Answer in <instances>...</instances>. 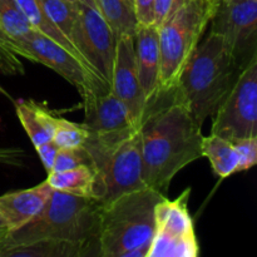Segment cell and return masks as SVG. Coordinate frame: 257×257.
I'll list each match as a JSON object with an SVG mask.
<instances>
[{"mask_svg":"<svg viewBox=\"0 0 257 257\" xmlns=\"http://www.w3.org/2000/svg\"><path fill=\"white\" fill-rule=\"evenodd\" d=\"M143 180L165 195L172 178L186 166L202 158L203 135L172 89L151 100L140 125Z\"/></svg>","mask_w":257,"mask_h":257,"instance_id":"obj_1","label":"cell"},{"mask_svg":"<svg viewBox=\"0 0 257 257\" xmlns=\"http://www.w3.org/2000/svg\"><path fill=\"white\" fill-rule=\"evenodd\" d=\"M110 90L127 108L133 124L140 128L148 102L138 77L132 35H123L115 42Z\"/></svg>","mask_w":257,"mask_h":257,"instance_id":"obj_12","label":"cell"},{"mask_svg":"<svg viewBox=\"0 0 257 257\" xmlns=\"http://www.w3.org/2000/svg\"><path fill=\"white\" fill-rule=\"evenodd\" d=\"M24 152L18 148H0V163L10 166L22 165Z\"/></svg>","mask_w":257,"mask_h":257,"instance_id":"obj_29","label":"cell"},{"mask_svg":"<svg viewBox=\"0 0 257 257\" xmlns=\"http://www.w3.org/2000/svg\"><path fill=\"white\" fill-rule=\"evenodd\" d=\"M133 10L137 24H155V0H133Z\"/></svg>","mask_w":257,"mask_h":257,"instance_id":"obj_27","label":"cell"},{"mask_svg":"<svg viewBox=\"0 0 257 257\" xmlns=\"http://www.w3.org/2000/svg\"><path fill=\"white\" fill-rule=\"evenodd\" d=\"M88 136L89 133L83 123L79 124L64 118H58L52 141L58 148H78L84 145Z\"/></svg>","mask_w":257,"mask_h":257,"instance_id":"obj_23","label":"cell"},{"mask_svg":"<svg viewBox=\"0 0 257 257\" xmlns=\"http://www.w3.org/2000/svg\"><path fill=\"white\" fill-rule=\"evenodd\" d=\"M47 182L55 191L97 200V175L90 166L83 165L63 172H50Z\"/></svg>","mask_w":257,"mask_h":257,"instance_id":"obj_18","label":"cell"},{"mask_svg":"<svg viewBox=\"0 0 257 257\" xmlns=\"http://www.w3.org/2000/svg\"><path fill=\"white\" fill-rule=\"evenodd\" d=\"M97 175L95 198L102 205L115 200L124 193L147 187L143 180L142 137L140 130L117 145L103 147L85 142Z\"/></svg>","mask_w":257,"mask_h":257,"instance_id":"obj_6","label":"cell"},{"mask_svg":"<svg viewBox=\"0 0 257 257\" xmlns=\"http://www.w3.org/2000/svg\"><path fill=\"white\" fill-rule=\"evenodd\" d=\"M133 39L138 77L146 99L150 103L160 94L161 50L158 28L155 24H137Z\"/></svg>","mask_w":257,"mask_h":257,"instance_id":"obj_14","label":"cell"},{"mask_svg":"<svg viewBox=\"0 0 257 257\" xmlns=\"http://www.w3.org/2000/svg\"><path fill=\"white\" fill-rule=\"evenodd\" d=\"M202 157H206L212 166L213 172L221 178L230 177L237 172L240 157L232 142L216 135H210L202 140Z\"/></svg>","mask_w":257,"mask_h":257,"instance_id":"obj_19","label":"cell"},{"mask_svg":"<svg viewBox=\"0 0 257 257\" xmlns=\"http://www.w3.org/2000/svg\"><path fill=\"white\" fill-rule=\"evenodd\" d=\"M15 110L34 147L53 140L58 117L33 100H19L15 103Z\"/></svg>","mask_w":257,"mask_h":257,"instance_id":"obj_16","label":"cell"},{"mask_svg":"<svg viewBox=\"0 0 257 257\" xmlns=\"http://www.w3.org/2000/svg\"><path fill=\"white\" fill-rule=\"evenodd\" d=\"M70 42L92 72L110 87L117 39L102 13L77 0V20Z\"/></svg>","mask_w":257,"mask_h":257,"instance_id":"obj_10","label":"cell"},{"mask_svg":"<svg viewBox=\"0 0 257 257\" xmlns=\"http://www.w3.org/2000/svg\"><path fill=\"white\" fill-rule=\"evenodd\" d=\"M0 93H3V94H7V92H5V90H4V89H3V88H2V87H0Z\"/></svg>","mask_w":257,"mask_h":257,"instance_id":"obj_33","label":"cell"},{"mask_svg":"<svg viewBox=\"0 0 257 257\" xmlns=\"http://www.w3.org/2000/svg\"><path fill=\"white\" fill-rule=\"evenodd\" d=\"M191 190L176 200L167 197L155 210V233L147 257H196L200 253L192 217L188 211Z\"/></svg>","mask_w":257,"mask_h":257,"instance_id":"obj_7","label":"cell"},{"mask_svg":"<svg viewBox=\"0 0 257 257\" xmlns=\"http://www.w3.org/2000/svg\"><path fill=\"white\" fill-rule=\"evenodd\" d=\"M100 207L98 200L53 190L39 215L0 243V252L37 241H60L78 246L85 257L99 256Z\"/></svg>","mask_w":257,"mask_h":257,"instance_id":"obj_3","label":"cell"},{"mask_svg":"<svg viewBox=\"0 0 257 257\" xmlns=\"http://www.w3.org/2000/svg\"><path fill=\"white\" fill-rule=\"evenodd\" d=\"M218 0H176L158 25L161 50L160 93L175 87L181 69L201 42Z\"/></svg>","mask_w":257,"mask_h":257,"instance_id":"obj_5","label":"cell"},{"mask_svg":"<svg viewBox=\"0 0 257 257\" xmlns=\"http://www.w3.org/2000/svg\"><path fill=\"white\" fill-rule=\"evenodd\" d=\"M242 68L222 37L208 32L181 69L173 97L202 127L232 89Z\"/></svg>","mask_w":257,"mask_h":257,"instance_id":"obj_2","label":"cell"},{"mask_svg":"<svg viewBox=\"0 0 257 257\" xmlns=\"http://www.w3.org/2000/svg\"><path fill=\"white\" fill-rule=\"evenodd\" d=\"M83 165L92 167L89 155L83 146L78 148H59L50 172H63Z\"/></svg>","mask_w":257,"mask_h":257,"instance_id":"obj_24","label":"cell"},{"mask_svg":"<svg viewBox=\"0 0 257 257\" xmlns=\"http://www.w3.org/2000/svg\"><path fill=\"white\" fill-rule=\"evenodd\" d=\"M79 2H82L83 4H87L88 7L93 8V9L99 10V7H98V0H79Z\"/></svg>","mask_w":257,"mask_h":257,"instance_id":"obj_32","label":"cell"},{"mask_svg":"<svg viewBox=\"0 0 257 257\" xmlns=\"http://www.w3.org/2000/svg\"><path fill=\"white\" fill-rule=\"evenodd\" d=\"M232 145L240 157L237 172L252 168L257 163V136L238 138V140L232 141Z\"/></svg>","mask_w":257,"mask_h":257,"instance_id":"obj_26","label":"cell"},{"mask_svg":"<svg viewBox=\"0 0 257 257\" xmlns=\"http://www.w3.org/2000/svg\"><path fill=\"white\" fill-rule=\"evenodd\" d=\"M210 32L225 39L241 68L257 57V0H218Z\"/></svg>","mask_w":257,"mask_h":257,"instance_id":"obj_11","label":"cell"},{"mask_svg":"<svg viewBox=\"0 0 257 257\" xmlns=\"http://www.w3.org/2000/svg\"><path fill=\"white\" fill-rule=\"evenodd\" d=\"M72 2H74V0H72Z\"/></svg>","mask_w":257,"mask_h":257,"instance_id":"obj_35","label":"cell"},{"mask_svg":"<svg viewBox=\"0 0 257 257\" xmlns=\"http://www.w3.org/2000/svg\"><path fill=\"white\" fill-rule=\"evenodd\" d=\"M25 49L32 57V62L42 63L54 70L77 88L79 94L89 88L107 84L90 72L72 53L40 33L37 32L25 43Z\"/></svg>","mask_w":257,"mask_h":257,"instance_id":"obj_13","label":"cell"},{"mask_svg":"<svg viewBox=\"0 0 257 257\" xmlns=\"http://www.w3.org/2000/svg\"><path fill=\"white\" fill-rule=\"evenodd\" d=\"M58 150L59 148H58V146L53 141H48V142L42 143V145L35 146V151H37L38 156H39L40 161H42L43 166H44L45 171L48 173L52 171Z\"/></svg>","mask_w":257,"mask_h":257,"instance_id":"obj_28","label":"cell"},{"mask_svg":"<svg viewBox=\"0 0 257 257\" xmlns=\"http://www.w3.org/2000/svg\"><path fill=\"white\" fill-rule=\"evenodd\" d=\"M0 70L5 74L17 75L24 73V67L18 55L17 48L0 27Z\"/></svg>","mask_w":257,"mask_h":257,"instance_id":"obj_25","label":"cell"},{"mask_svg":"<svg viewBox=\"0 0 257 257\" xmlns=\"http://www.w3.org/2000/svg\"><path fill=\"white\" fill-rule=\"evenodd\" d=\"M98 7L115 39L123 35H135L137 20L130 0H98Z\"/></svg>","mask_w":257,"mask_h":257,"instance_id":"obj_21","label":"cell"},{"mask_svg":"<svg viewBox=\"0 0 257 257\" xmlns=\"http://www.w3.org/2000/svg\"><path fill=\"white\" fill-rule=\"evenodd\" d=\"M40 4L50 22L70 40L77 20V0H40Z\"/></svg>","mask_w":257,"mask_h":257,"instance_id":"obj_22","label":"cell"},{"mask_svg":"<svg viewBox=\"0 0 257 257\" xmlns=\"http://www.w3.org/2000/svg\"><path fill=\"white\" fill-rule=\"evenodd\" d=\"M176 0H155V25L158 27L172 10Z\"/></svg>","mask_w":257,"mask_h":257,"instance_id":"obj_30","label":"cell"},{"mask_svg":"<svg viewBox=\"0 0 257 257\" xmlns=\"http://www.w3.org/2000/svg\"><path fill=\"white\" fill-rule=\"evenodd\" d=\"M0 27L17 48L18 55L32 62V57L25 49V43L37 30L30 25L15 0H0Z\"/></svg>","mask_w":257,"mask_h":257,"instance_id":"obj_17","label":"cell"},{"mask_svg":"<svg viewBox=\"0 0 257 257\" xmlns=\"http://www.w3.org/2000/svg\"><path fill=\"white\" fill-rule=\"evenodd\" d=\"M166 196L151 187L102 205L99 257H147L155 233V210Z\"/></svg>","mask_w":257,"mask_h":257,"instance_id":"obj_4","label":"cell"},{"mask_svg":"<svg viewBox=\"0 0 257 257\" xmlns=\"http://www.w3.org/2000/svg\"><path fill=\"white\" fill-rule=\"evenodd\" d=\"M88 130L85 142L109 147L135 135L140 128L133 124L127 108L107 84L89 88L80 94Z\"/></svg>","mask_w":257,"mask_h":257,"instance_id":"obj_9","label":"cell"},{"mask_svg":"<svg viewBox=\"0 0 257 257\" xmlns=\"http://www.w3.org/2000/svg\"><path fill=\"white\" fill-rule=\"evenodd\" d=\"M9 235H10L9 226H8L7 221L4 220V217L0 215V243H2Z\"/></svg>","mask_w":257,"mask_h":257,"instance_id":"obj_31","label":"cell"},{"mask_svg":"<svg viewBox=\"0 0 257 257\" xmlns=\"http://www.w3.org/2000/svg\"><path fill=\"white\" fill-rule=\"evenodd\" d=\"M15 3H17L18 7L20 8L23 14H24L25 17H27V19L29 20L30 25H32L38 33H40V34L44 35V37L52 39L53 42L62 45L64 49H67L68 52L72 53L75 58H78V59L92 72V69L85 64V62L83 60L82 55L79 54L77 48L72 44V42H70V40L68 39V38L65 37V35L63 34L52 22H50L49 18L47 17V14H45L44 10H43L40 0H15Z\"/></svg>","mask_w":257,"mask_h":257,"instance_id":"obj_20","label":"cell"},{"mask_svg":"<svg viewBox=\"0 0 257 257\" xmlns=\"http://www.w3.org/2000/svg\"><path fill=\"white\" fill-rule=\"evenodd\" d=\"M47 180L32 188L0 196V215L7 221L10 232L17 231L37 217L52 195Z\"/></svg>","mask_w":257,"mask_h":257,"instance_id":"obj_15","label":"cell"},{"mask_svg":"<svg viewBox=\"0 0 257 257\" xmlns=\"http://www.w3.org/2000/svg\"><path fill=\"white\" fill-rule=\"evenodd\" d=\"M130 2H131V3H132V4H133V0H130Z\"/></svg>","mask_w":257,"mask_h":257,"instance_id":"obj_34","label":"cell"},{"mask_svg":"<svg viewBox=\"0 0 257 257\" xmlns=\"http://www.w3.org/2000/svg\"><path fill=\"white\" fill-rule=\"evenodd\" d=\"M212 117L211 135L231 142L257 136V57L243 68Z\"/></svg>","mask_w":257,"mask_h":257,"instance_id":"obj_8","label":"cell"}]
</instances>
